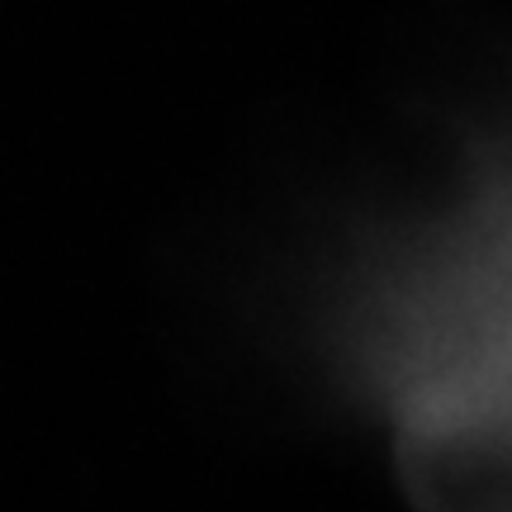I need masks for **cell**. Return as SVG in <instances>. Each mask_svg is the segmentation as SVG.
Returning <instances> with one entry per match:
<instances>
[{
	"label": "cell",
	"mask_w": 512,
	"mask_h": 512,
	"mask_svg": "<svg viewBox=\"0 0 512 512\" xmlns=\"http://www.w3.org/2000/svg\"><path fill=\"white\" fill-rule=\"evenodd\" d=\"M328 366L418 512H512V128L361 266Z\"/></svg>",
	"instance_id": "cell-1"
}]
</instances>
